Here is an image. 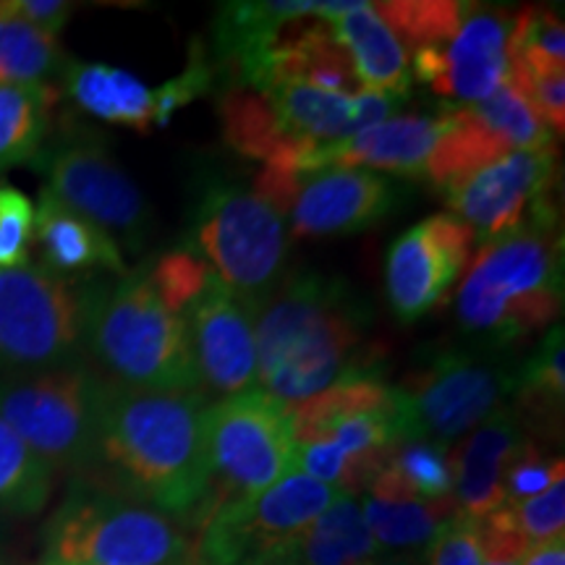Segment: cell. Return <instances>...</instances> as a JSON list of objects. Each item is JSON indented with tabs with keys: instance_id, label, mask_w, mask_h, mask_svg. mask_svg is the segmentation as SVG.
<instances>
[{
	"instance_id": "cell-20",
	"label": "cell",
	"mask_w": 565,
	"mask_h": 565,
	"mask_svg": "<svg viewBox=\"0 0 565 565\" xmlns=\"http://www.w3.org/2000/svg\"><path fill=\"white\" fill-rule=\"evenodd\" d=\"M34 238H38L45 270L58 275L87 273L95 267L126 275L121 249L103 228L84 221L82 215L55 200L42 189L40 204L34 210Z\"/></svg>"
},
{
	"instance_id": "cell-27",
	"label": "cell",
	"mask_w": 565,
	"mask_h": 565,
	"mask_svg": "<svg viewBox=\"0 0 565 565\" xmlns=\"http://www.w3.org/2000/svg\"><path fill=\"white\" fill-rule=\"evenodd\" d=\"M565 398V349L563 328L557 324L542 341L540 349L524 366L515 372L513 408L515 419H532L534 424L553 427L555 416L561 419Z\"/></svg>"
},
{
	"instance_id": "cell-12",
	"label": "cell",
	"mask_w": 565,
	"mask_h": 565,
	"mask_svg": "<svg viewBox=\"0 0 565 565\" xmlns=\"http://www.w3.org/2000/svg\"><path fill=\"white\" fill-rule=\"evenodd\" d=\"M555 147L519 150L490 162L443 196L456 217L471 228L479 242L513 233L529 223L557 225L553 202Z\"/></svg>"
},
{
	"instance_id": "cell-33",
	"label": "cell",
	"mask_w": 565,
	"mask_h": 565,
	"mask_svg": "<svg viewBox=\"0 0 565 565\" xmlns=\"http://www.w3.org/2000/svg\"><path fill=\"white\" fill-rule=\"evenodd\" d=\"M494 139H500L511 152L547 150L553 147V131L542 124L532 103L515 84L508 79L484 100L463 105Z\"/></svg>"
},
{
	"instance_id": "cell-3",
	"label": "cell",
	"mask_w": 565,
	"mask_h": 565,
	"mask_svg": "<svg viewBox=\"0 0 565 565\" xmlns=\"http://www.w3.org/2000/svg\"><path fill=\"white\" fill-rule=\"evenodd\" d=\"M563 307V242L557 225L529 223L482 244L458 288L456 317L492 349L521 343L555 322Z\"/></svg>"
},
{
	"instance_id": "cell-2",
	"label": "cell",
	"mask_w": 565,
	"mask_h": 565,
	"mask_svg": "<svg viewBox=\"0 0 565 565\" xmlns=\"http://www.w3.org/2000/svg\"><path fill=\"white\" fill-rule=\"evenodd\" d=\"M254 320L257 380L294 412L345 374L374 370L359 356L366 309L338 278L303 273L273 291Z\"/></svg>"
},
{
	"instance_id": "cell-37",
	"label": "cell",
	"mask_w": 565,
	"mask_h": 565,
	"mask_svg": "<svg viewBox=\"0 0 565 565\" xmlns=\"http://www.w3.org/2000/svg\"><path fill=\"white\" fill-rule=\"evenodd\" d=\"M34 238V204L17 186L0 183V270L26 265Z\"/></svg>"
},
{
	"instance_id": "cell-36",
	"label": "cell",
	"mask_w": 565,
	"mask_h": 565,
	"mask_svg": "<svg viewBox=\"0 0 565 565\" xmlns=\"http://www.w3.org/2000/svg\"><path fill=\"white\" fill-rule=\"evenodd\" d=\"M145 275L154 288V294L160 296V301L181 317L200 299L204 288L217 278L200 254H194L192 249H175L162 254L150 270H145Z\"/></svg>"
},
{
	"instance_id": "cell-29",
	"label": "cell",
	"mask_w": 565,
	"mask_h": 565,
	"mask_svg": "<svg viewBox=\"0 0 565 565\" xmlns=\"http://www.w3.org/2000/svg\"><path fill=\"white\" fill-rule=\"evenodd\" d=\"M53 89L45 84H0V168L19 166L38 154L51 121Z\"/></svg>"
},
{
	"instance_id": "cell-10",
	"label": "cell",
	"mask_w": 565,
	"mask_h": 565,
	"mask_svg": "<svg viewBox=\"0 0 565 565\" xmlns=\"http://www.w3.org/2000/svg\"><path fill=\"white\" fill-rule=\"evenodd\" d=\"M210 456V498L204 513L249 500L296 471L291 408L265 391L231 395L204 414Z\"/></svg>"
},
{
	"instance_id": "cell-40",
	"label": "cell",
	"mask_w": 565,
	"mask_h": 565,
	"mask_svg": "<svg viewBox=\"0 0 565 565\" xmlns=\"http://www.w3.org/2000/svg\"><path fill=\"white\" fill-rule=\"evenodd\" d=\"M482 529L477 519L456 513L445 521L440 532L429 542V565H482Z\"/></svg>"
},
{
	"instance_id": "cell-30",
	"label": "cell",
	"mask_w": 565,
	"mask_h": 565,
	"mask_svg": "<svg viewBox=\"0 0 565 565\" xmlns=\"http://www.w3.org/2000/svg\"><path fill=\"white\" fill-rule=\"evenodd\" d=\"M61 63L58 40L17 17L9 3H0V84H45Z\"/></svg>"
},
{
	"instance_id": "cell-35",
	"label": "cell",
	"mask_w": 565,
	"mask_h": 565,
	"mask_svg": "<svg viewBox=\"0 0 565 565\" xmlns=\"http://www.w3.org/2000/svg\"><path fill=\"white\" fill-rule=\"evenodd\" d=\"M513 61L529 71H565V30L555 11L513 13Z\"/></svg>"
},
{
	"instance_id": "cell-23",
	"label": "cell",
	"mask_w": 565,
	"mask_h": 565,
	"mask_svg": "<svg viewBox=\"0 0 565 565\" xmlns=\"http://www.w3.org/2000/svg\"><path fill=\"white\" fill-rule=\"evenodd\" d=\"M66 89L71 100L100 121L129 126L141 134L160 126L158 89H150L124 68L105 63H68Z\"/></svg>"
},
{
	"instance_id": "cell-25",
	"label": "cell",
	"mask_w": 565,
	"mask_h": 565,
	"mask_svg": "<svg viewBox=\"0 0 565 565\" xmlns=\"http://www.w3.org/2000/svg\"><path fill=\"white\" fill-rule=\"evenodd\" d=\"M377 555L362 503L345 492L296 542L299 565H374Z\"/></svg>"
},
{
	"instance_id": "cell-17",
	"label": "cell",
	"mask_w": 565,
	"mask_h": 565,
	"mask_svg": "<svg viewBox=\"0 0 565 565\" xmlns=\"http://www.w3.org/2000/svg\"><path fill=\"white\" fill-rule=\"evenodd\" d=\"M398 186L383 173L333 168L303 181L291 210V228L299 238L343 236L380 223L398 204Z\"/></svg>"
},
{
	"instance_id": "cell-45",
	"label": "cell",
	"mask_w": 565,
	"mask_h": 565,
	"mask_svg": "<svg viewBox=\"0 0 565 565\" xmlns=\"http://www.w3.org/2000/svg\"><path fill=\"white\" fill-rule=\"evenodd\" d=\"M482 565H521V557H484Z\"/></svg>"
},
{
	"instance_id": "cell-32",
	"label": "cell",
	"mask_w": 565,
	"mask_h": 565,
	"mask_svg": "<svg viewBox=\"0 0 565 565\" xmlns=\"http://www.w3.org/2000/svg\"><path fill=\"white\" fill-rule=\"evenodd\" d=\"M51 466L34 456L30 445L0 419V513H40L51 500Z\"/></svg>"
},
{
	"instance_id": "cell-1",
	"label": "cell",
	"mask_w": 565,
	"mask_h": 565,
	"mask_svg": "<svg viewBox=\"0 0 565 565\" xmlns=\"http://www.w3.org/2000/svg\"><path fill=\"white\" fill-rule=\"evenodd\" d=\"M207 404L200 391H139L105 380L97 463L126 498L168 515H200L210 498Z\"/></svg>"
},
{
	"instance_id": "cell-41",
	"label": "cell",
	"mask_w": 565,
	"mask_h": 565,
	"mask_svg": "<svg viewBox=\"0 0 565 565\" xmlns=\"http://www.w3.org/2000/svg\"><path fill=\"white\" fill-rule=\"evenodd\" d=\"M9 6L17 17L30 21L32 26L51 38H58V32L74 13V6L66 0H9Z\"/></svg>"
},
{
	"instance_id": "cell-21",
	"label": "cell",
	"mask_w": 565,
	"mask_h": 565,
	"mask_svg": "<svg viewBox=\"0 0 565 565\" xmlns=\"http://www.w3.org/2000/svg\"><path fill=\"white\" fill-rule=\"evenodd\" d=\"M335 40L349 51L362 89L408 97L412 66L404 42L380 19L372 3H359L341 19L330 21Z\"/></svg>"
},
{
	"instance_id": "cell-46",
	"label": "cell",
	"mask_w": 565,
	"mask_h": 565,
	"mask_svg": "<svg viewBox=\"0 0 565 565\" xmlns=\"http://www.w3.org/2000/svg\"><path fill=\"white\" fill-rule=\"evenodd\" d=\"M42 565H71V563H55V561H45Z\"/></svg>"
},
{
	"instance_id": "cell-26",
	"label": "cell",
	"mask_w": 565,
	"mask_h": 565,
	"mask_svg": "<svg viewBox=\"0 0 565 565\" xmlns=\"http://www.w3.org/2000/svg\"><path fill=\"white\" fill-rule=\"evenodd\" d=\"M448 129L443 131L440 141L435 145L433 158L427 162V173L440 192L456 186L471 173L482 171L490 162L505 158L508 147L494 139L482 124L463 108H448Z\"/></svg>"
},
{
	"instance_id": "cell-48",
	"label": "cell",
	"mask_w": 565,
	"mask_h": 565,
	"mask_svg": "<svg viewBox=\"0 0 565 565\" xmlns=\"http://www.w3.org/2000/svg\"><path fill=\"white\" fill-rule=\"evenodd\" d=\"M189 565H194V561H192V563H189Z\"/></svg>"
},
{
	"instance_id": "cell-15",
	"label": "cell",
	"mask_w": 565,
	"mask_h": 565,
	"mask_svg": "<svg viewBox=\"0 0 565 565\" xmlns=\"http://www.w3.org/2000/svg\"><path fill=\"white\" fill-rule=\"evenodd\" d=\"M475 233L456 215H435L395 238L385 259V294L401 322L433 312L469 263Z\"/></svg>"
},
{
	"instance_id": "cell-44",
	"label": "cell",
	"mask_w": 565,
	"mask_h": 565,
	"mask_svg": "<svg viewBox=\"0 0 565 565\" xmlns=\"http://www.w3.org/2000/svg\"><path fill=\"white\" fill-rule=\"evenodd\" d=\"M238 565H299V557H296V547H294V550H280V553L252 557V561H244Z\"/></svg>"
},
{
	"instance_id": "cell-4",
	"label": "cell",
	"mask_w": 565,
	"mask_h": 565,
	"mask_svg": "<svg viewBox=\"0 0 565 565\" xmlns=\"http://www.w3.org/2000/svg\"><path fill=\"white\" fill-rule=\"evenodd\" d=\"M84 345L118 385L192 393L200 387L186 320L160 301L145 270L89 288Z\"/></svg>"
},
{
	"instance_id": "cell-14",
	"label": "cell",
	"mask_w": 565,
	"mask_h": 565,
	"mask_svg": "<svg viewBox=\"0 0 565 565\" xmlns=\"http://www.w3.org/2000/svg\"><path fill=\"white\" fill-rule=\"evenodd\" d=\"M513 13L498 6H466L454 38L414 53L416 79L466 105L490 97L511 76Z\"/></svg>"
},
{
	"instance_id": "cell-16",
	"label": "cell",
	"mask_w": 565,
	"mask_h": 565,
	"mask_svg": "<svg viewBox=\"0 0 565 565\" xmlns=\"http://www.w3.org/2000/svg\"><path fill=\"white\" fill-rule=\"evenodd\" d=\"M257 309L215 278L183 315L200 383L225 398L257 385Z\"/></svg>"
},
{
	"instance_id": "cell-6",
	"label": "cell",
	"mask_w": 565,
	"mask_h": 565,
	"mask_svg": "<svg viewBox=\"0 0 565 565\" xmlns=\"http://www.w3.org/2000/svg\"><path fill=\"white\" fill-rule=\"evenodd\" d=\"M515 372L498 349L437 353L393 387L398 443L448 445L461 437L511 398Z\"/></svg>"
},
{
	"instance_id": "cell-5",
	"label": "cell",
	"mask_w": 565,
	"mask_h": 565,
	"mask_svg": "<svg viewBox=\"0 0 565 565\" xmlns=\"http://www.w3.org/2000/svg\"><path fill=\"white\" fill-rule=\"evenodd\" d=\"M47 561L71 565H189L194 536L173 515L126 494L71 492L45 529Z\"/></svg>"
},
{
	"instance_id": "cell-43",
	"label": "cell",
	"mask_w": 565,
	"mask_h": 565,
	"mask_svg": "<svg viewBox=\"0 0 565 565\" xmlns=\"http://www.w3.org/2000/svg\"><path fill=\"white\" fill-rule=\"evenodd\" d=\"M521 565H565V536L532 545L521 557Z\"/></svg>"
},
{
	"instance_id": "cell-13",
	"label": "cell",
	"mask_w": 565,
	"mask_h": 565,
	"mask_svg": "<svg viewBox=\"0 0 565 565\" xmlns=\"http://www.w3.org/2000/svg\"><path fill=\"white\" fill-rule=\"evenodd\" d=\"M45 173V192L53 194L84 221L103 228L113 242L118 238L137 252L145 242L150 210L124 168L92 141H68L40 160Z\"/></svg>"
},
{
	"instance_id": "cell-39",
	"label": "cell",
	"mask_w": 565,
	"mask_h": 565,
	"mask_svg": "<svg viewBox=\"0 0 565 565\" xmlns=\"http://www.w3.org/2000/svg\"><path fill=\"white\" fill-rule=\"evenodd\" d=\"M565 477L563 458H545L534 445H524L521 454L508 469L503 492L505 503H521V500L534 498V494L545 492L555 479Z\"/></svg>"
},
{
	"instance_id": "cell-7",
	"label": "cell",
	"mask_w": 565,
	"mask_h": 565,
	"mask_svg": "<svg viewBox=\"0 0 565 565\" xmlns=\"http://www.w3.org/2000/svg\"><path fill=\"white\" fill-rule=\"evenodd\" d=\"M89 288L30 263L0 270L3 377L76 364L87 330Z\"/></svg>"
},
{
	"instance_id": "cell-11",
	"label": "cell",
	"mask_w": 565,
	"mask_h": 565,
	"mask_svg": "<svg viewBox=\"0 0 565 565\" xmlns=\"http://www.w3.org/2000/svg\"><path fill=\"white\" fill-rule=\"evenodd\" d=\"M296 448L335 443L362 469L366 487L398 445L393 387L374 370L345 374L328 391L312 395L291 412Z\"/></svg>"
},
{
	"instance_id": "cell-31",
	"label": "cell",
	"mask_w": 565,
	"mask_h": 565,
	"mask_svg": "<svg viewBox=\"0 0 565 565\" xmlns=\"http://www.w3.org/2000/svg\"><path fill=\"white\" fill-rule=\"evenodd\" d=\"M366 526L377 547L404 550L429 545L440 532L445 521H450L456 503H416V500H383L366 494L362 503Z\"/></svg>"
},
{
	"instance_id": "cell-38",
	"label": "cell",
	"mask_w": 565,
	"mask_h": 565,
	"mask_svg": "<svg viewBox=\"0 0 565 565\" xmlns=\"http://www.w3.org/2000/svg\"><path fill=\"white\" fill-rule=\"evenodd\" d=\"M511 511L515 526L526 545H540V542L563 536L565 529V477L555 479L545 492L534 498L521 500V503H503Z\"/></svg>"
},
{
	"instance_id": "cell-19",
	"label": "cell",
	"mask_w": 565,
	"mask_h": 565,
	"mask_svg": "<svg viewBox=\"0 0 565 565\" xmlns=\"http://www.w3.org/2000/svg\"><path fill=\"white\" fill-rule=\"evenodd\" d=\"M524 429L508 406L487 416L475 435L454 454L456 503L458 513L469 519H484L503 508V482L515 456L524 448Z\"/></svg>"
},
{
	"instance_id": "cell-28",
	"label": "cell",
	"mask_w": 565,
	"mask_h": 565,
	"mask_svg": "<svg viewBox=\"0 0 565 565\" xmlns=\"http://www.w3.org/2000/svg\"><path fill=\"white\" fill-rule=\"evenodd\" d=\"M221 118L225 141L246 158L267 162L294 152L301 145V141L282 137L267 97L254 89L236 87L225 92L221 100Z\"/></svg>"
},
{
	"instance_id": "cell-8",
	"label": "cell",
	"mask_w": 565,
	"mask_h": 565,
	"mask_svg": "<svg viewBox=\"0 0 565 565\" xmlns=\"http://www.w3.org/2000/svg\"><path fill=\"white\" fill-rule=\"evenodd\" d=\"M105 380L82 364L0 377V419L51 469L97 463Z\"/></svg>"
},
{
	"instance_id": "cell-22",
	"label": "cell",
	"mask_w": 565,
	"mask_h": 565,
	"mask_svg": "<svg viewBox=\"0 0 565 565\" xmlns=\"http://www.w3.org/2000/svg\"><path fill=\"white\" fill-rule=\"evenodd\" d=\"M315 0H273V3H223L217 9L215 40L217 58L233 71L242 87L270 47L275 32L286 21L317 17Z\"/></svg>"
},
{
	"instance_id": "cell-47",
	"label": "cell",
	"mask_w": 565,
	"mask_h": 565,
	"mask_svg": "<svg viewBox=\"0 0 565 565\" xmlns=\"http://www.w3.org/2000/svg\"><path fill=\"white\" fill-rule=\"evenodd\" d=\"M391 565H408V563H391Z\"/></svg>"
},
{
	"instance_id": "cell-34",
	"label": "cell",
	"mask_w": 565,
	"mask_h": 565,
	"mask_svg": "<svg viewBox=\"0 0 565 565\" xmlns=\"http://www.w3.org/2000/svg\"><path fill=\"white\" fill-rule=\"evenodd\" d=\"M380 19L404 42V47L422 51V47L440 45L450 40L461 26V19L469 3L456 0H393V3H372Z\"/></svg>"
},
{
	"instance_id": "cell-9",
	"label": "cell",
	"mask_w": 565,
	"mask_h": 565,
	"mask_svg": "<svg viewBox=\"0 0 565 565\" xmlns=\"http://www.w3.org/2000/svg\"><path fill=\"white\" fill-rule=\"evenodd\" d=\"M189 249L202 252L228 291L263 307L286 265V225L273 204L236 183H210L196 207Z\"/></svg>"
},
{
	"instance_id": "cell-42",
	"label": "cell",
	"mask_w": 565,
	"mask_h": 565,
	"mask_svg": "<svg viewBox=\"0 0 565 565\" xmlns=\"http://www.w3.org/2000/svg\"><path fill=\"white\" fill-rule=\"evenodd\" d=\"M401 103H404V97L385 95V92H372V89H362L359 95H353L351 137L353 134L372 129V126L387 121V118L401 108Z\"/></svg>"
},
{
	"instance_id": "cell-24",
	"label": "cell",
	"mask_w": 565,
	"mask_h": 565,
	"mask_svg": "<svg viewBox=\"0 0 565 565\" xmlns=\"http://www.w3.org/2000/svg\"><path fill=\"white\" fill-rule=\"evenodd\" d=\"M265 97L286 139L322 147L351 137L353 97L333 95L307 84H280Z\"/></svg>"
},
{
	"instance_id": "cell-18",
	"label": "cell",
	"mask_w": 565,
	"mask_h": 565,
	"mask_svg": "<svg viewBox=\"0 0 565 565\" xmlns=\"http://www.w3.org/2000/svg\"><path fill=\"white\" fill-rule=\"evenodd\" d=\"M448 129L445 110L437 118L398 116L364 129L333 145L309 147L301 160V173L333 171V168H372L374 173L387 171L404 179H419L427 173L435 145Z\"/></svg>"
}]
</instances>
